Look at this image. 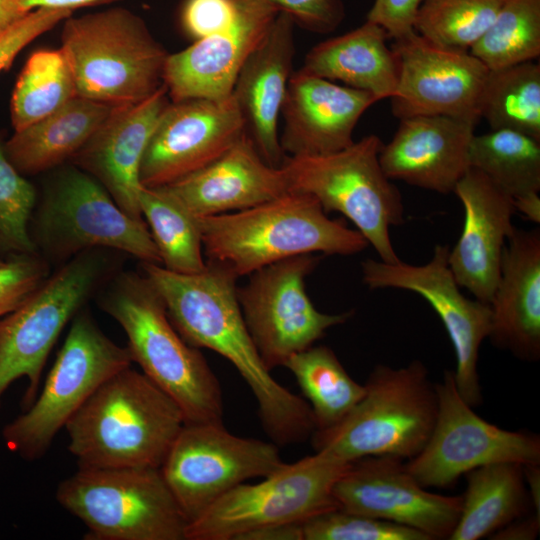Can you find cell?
Returning a JSON list of instances; mask_svg holds the SVG:
<instances>
[{
    "label": "cell",
    "instance_id": "6da1fadb",
    "mask_svg": "<svg viewBox=\"0 0 540 540\" xmlns=\"http://www.w3.org/2000/svg\"><path fill=\"white\" fill-rule=\"evenodd\" d=\"M141 265L182 338L227 359L248 384L271 441L289 445L311 438L316 425L309 404L272 377L250 336L237 296L239 276L228 265L209 260L195 274Z\"/></svg>",
    "mask_w": 540,
    "mask_h": 540
},
{
    "label": "cell",
    "instance_id": "7a4b0ae2",
    "mask_svg": "<svg viewBox=\"0 0 540 540\" xmlns=\"http://www.w3.org/2000/svg\"><path fill=\"white\" fill-rule=\"evenodd\" d=\"M184 424L178 405L129 366L107 379L64 429L78 467L160 468Z\"/></svg>",
    "mask_w": 540,
    "mask_h": 540
},
{
    "label": "cell",
    "instance_id": "3957f363",
    "mask_svg": "<svg viewBox=\"0 0 540 540\" xmlns=\"http://www.w3.org/2000/svg\"><path fill=\"white\" fill-rule=\"evenodd\" d=\"M100 306L125 332L132 362L178 405L185 424L223 423V395L216 375L199 349L176 330L145 275L118 274Z\"/></svg>",
    "mask_w": 540,
    "mask_h": 540
},
{
    "label": "cell",
    "instance_id": "277c9868",
    "mask_svg": "<svg viewBox=\"0 0 540 540\" xmlns=\"http://www.w3.org/2000/svg\"><path fill=\"white\" fill-rule=\"evenodd\" d=\"M197 219L208 260L228 265L239 277L298 255L347 256L369 246L360 232L329 218L314 197L295 191Z\"/></svg>",
    "mask_w": 540,
    "mask_h": 540
},
{
    "label": "cell",
    "instance_id": "5b68a950",
    "mask_svg": "<svg viewBox=\"0 0 540 540\" xmlns=\"http://www.w3.org/2000/svg\"><path fill=\"white\" fill-rule=\"evenodd\" d=\"M364 386L363 397L338 424L314 431V450L346 462L370 456L415 457L437 415L436 387L426 366L420 360L399 368L377 365Z\"/></svg>",
    "mask_w": 540,
    "mask_h": 540
},
{
    "label": "cell",
    "instance_id": "8992f818",
    "mask_svg": "<svg viewBox=\"0 0 540 540\" xmlns=\"http://www.w3.org/2000/svg\"><path fill=\"white\" fill-rule=\"evenodd\" d=\"M61 42L79 97L111 106L131 105L163 84L169 53L144 20L126 8L68 17Z\"/></svg>",
    "mask_w": 540,
    "mask_h": 540
},
{
    "label": "cell",
    "instance_id": "52a82bcc",
    "mask_svg": "<svg viewBox=\"0 0 540 540\" xmlns=\"http://www.w3.org/2000/svg\"><path fill=\"white\" fill-rule=\"evenodd\" d=\"M383 143L374 134L328 154L285 156L288 191L314 197L326 213L349 219L383 262L400 260L389 230L404 221L401 194L384 173L379 154Z\"/></svg>",
    "mask_w": 540,
    "mask_h": 540
},
{
    "label": "cell",
    "instance_id": "ba28073f",
    "mask_svg": "<svg viewBox=\"0 0 540 540\" xmlns=\"http://www.w3.org/2000/svg\"><path fill=\"white\" fill-rule=\"evenodd\" d=\"M56 500L88 540H186L188 521L159 468L79 467Z\"/></svg>",
    "mask_w": 540,
    "mask_h": 540
},
{
    "label": "cell",
    "instance_id": "9c48e42d",
    "mask_svg": "<svg viewBox=\"0 0 540 540\" xmlns=\"http://www.w3.org/2000/svg\"><path fill=\"white\" fill-rule=\"evenodd\" d=\"M107 249H90L68 259L15 309L0 318V406L8 387L25 377L21 406L28 409L59 335L108 278Z\"/></svg>",
    "mask_w": 540,
    "mask_h": 540
},
{
    "label": "cell",
    "instance_id": "30bf717a",
    "mask_svg": "<svg viewBox=\"0 0 540 540\" xmlns=\"http://www.w3.org/2000/svg\"><path fill=\"white\" fill-rule=\"evenodd\" d=\"M129 350L113 342L82 308L32 405L5 425L7 447L25 460L42 457L57 433L110 377L131 366Z\"/></svg>",
    "mask_w": 540,
    "mask_h": 540
},
{
    "label": "cell",
    "instance_id": "8fae6325",
    "mask_svg": "<svg viewBox=\"0 0 540 540\" xmlns=\"http://www.w3.org/2000/svg\"><path fill=\"white\" fill-rule=\"evenodd\" d=\"M350 462L315 451L260 482L241 483L187 525L186 540H240L270 525L303 523L337 508L334 486Z\"/></svg>",
    "mask_w": 540,
    "mask_h": 540
},
{
    "label": "cell",
    "instance_id": "7c38bea8",
    "mask_svg": "<svg viewBox=\"0 0 540 540\" xmlns=\"http://www.w3.org/2000/svg\"><path fill=\"white\" fill-rule=\"evenodd\" d=\"M31 237L36 250L53 259L112 249L161 265L144 219L123 211L100 182L78 167L63 170L49 187Z\"/></svg>",
    "mask_w": 540,
    "mask_h": 540
},
{
    "label": "cell",
    "instance_id": "4fadbf2b",
    "mask_svg": "<svg viewBox=\"0 0 540 540\" xmlns=\"http://www.w3.org/2000/svg\"><path fill=\"white\" fill-rule=\"evenodd\" d=\"M283 463L272 441L236 436L223 423H191L182 426L159 469L189 523L237 485Z\"/></svg>",
    "mask_w": 540,
    "mask_h": 540
},
{
    "label": "cell",
    "instance_id": "5bb4252c",
    "mask_svg": "<svg viewBox=\"0 0 540 540\" xmlns=\"http://www.w3.org/2000/svg\"><path fill=\"white\" fill-rule=\"evenodd\" d=\"M437 415L422 448L405 466L425 488H445L485 465L540 464V439L534 433L509 431L487 422L459 394L452 371L435 384Z\"/></svg>",
    "mask_w": 540,
    "mask_h": 540
},
{
    "label": "cell",
    "instance_id": "9a60e30c",
    "mask_svg": "<svg viewBox=\"0 0 540 540\" xmlns=\"http://www.w3.org/2000/svg\"><path fill=\"white\" fill-rule=\"evenodd\" d=\"M320 260L304 254L275 262L251 273L248 283L237 288L247 329L270 371L352 315L320 312L308 297L305 279Z\"/></svg>",
    "mask_w": 540,
    "mask_h": 540
},
{
    "label": "cell",
    "instance_id": "2e32d148",
    "mask_svg": "<svg viewBox=\"0 0 540 540\" xmlns=\"http://www.w3.org/2000/svg\"><path fill=\"white\" fill-rule=\"evenodd\" d=\"M448 253L447 245H436L432 257L423 265L368 258L361 264L362 278L370 289H403L429 303L454 348L456 368L452 372L456 388L474 408L483 400L477 368L481 344L491 330V307L461 292L449 267Z\"/></svg>",
    "mask_w": 540,
    "mask_h": 540
},
{
    "label": "cell",
    "instance_id": "e0dca14e",
    "mask_svg": "<svg viewBox=\"0 0 540 540\" xmlns=\"http://www.w3.org/2000/svg\"><path fill=\"white\" fill-rule=\"evenodd\" d=\"M233 97L170 102L161 113L140 166L147 188L169 185L212 163L245 133Z\"/></svg>",
    "mask_w": 540,
    "mask_h": 540
},
{
    "label": "cell",
    "instance_id": "ac0fdd59",
    "mask_svg": "<svg viewBox=\"0 0 540 540\" xmlns=\"http://www.w3.org/2000/svg\"><path fill=\"white\" fill-rule=\"evenodd\" d=\"M337 508L403 525L429 540L449 539L459 519L461 496L430 492L402 459L370 456L350 462L337 480Z\"/></svg>",
    "mask_w": 540,
    "mask_h": 540
},
{
    "label": "cell",
    "instance_id": "d6986e66",
    "mask_svg": "<svg viewBox=\"0 0 540 540\" xmlns=\"http://www.w3.org/2000/svg\"><path fill=\"white\" fill-rule=\"evenodd\" d=\"M399 68L391 99L398 119L443 115L478 123L479 101L489 69L469 51L437 46L415 31L394 40Z\"/></svg>",
    "mask_w": 540,
    "mask_h": 540
},
{
    "label": "cell",
    "instance_id": "ffe728a7",
    "mask_svg": "<svg viewBox=\"0 0 540 540\" xmlns=\"http://www.w3.org/2000/svg\"><path fill=\"white\" fill-rule=\"evenodd\" d=\"M453 193L464 210V223L448 264L461 288L490 304L499 280L501 260L514 225V200L480 171L469 168Z\"/></svg>",
    "mask_w": 540,
    "mask_h": 540
},
{
    "label": "cell",
    "instance_id": "44dd1931",
    "mask_svg": "<svg viewBox=\"0 0 540 540\" xmlns=\"http://www.w3.org/2000/svg\"><path fill=\"white\" fill-rule=\"evenodd\" d=\"M164 84L147 99L115 106L73 155L76 166L94 177L130 216L143 219L139 207L140 166L156 123L170 103Z\"/></svg>",
    "mask_w": 540,
    "mask_h": 540
},
{
    "label": "cell",
    "instance_id": "7402d4cb",
    "mask_svg": "<svg viewBox=\"0 0 540 540\" xmlns=\"http://www.w3.org/2000/svg\"><path fill=\"white\" fill-rule=\"evenodd\" d=\"M377 101L370 93L299 69L289 79L281 110L284 154L321 155L350 146L359 119Z\"/></svg>",
    "mask_w": 540,
    "mask_h": 540
},
{
    "label": "cell",
    "instance_id": "603a6c76",
    "mask_svg": "<svg viewBox=\"0 0 540 540\" xmlns=\"http://www.w3.org/2000/svg\"><path fill=\"white\" fill-rule=\"evenodd\" d=\"M379 160L391 180L442 194L453 192L470 168L469 149L477 123L443 115L399 119Z\"/></svg>",
    "mask_w": 540,
    "mask_h": 540
},
{
    "label": "cell",
    "instance_id": "cb8c5ba5",
    "mask_svg": "<svg viewBox=\"0 0 540 540\" xmlns=\"http://www.w3.org/2000/svg\"><path fill=\"white\" fill-rule=\"evenodd\" d=\"M235 4L238 12L232 25L168 55L163 84L172 102L232 95L244 62L278 15L272 9Z\"/></svg>",
    "mask_w": 540,
    "mask_h": 540
},
{
    "label": "cell",
    "instance_id": "d4e9b609",
    "mask_svg": "<svg viewBox=\"0 0 540 540\" xmlns=\"http://www.w3.org/2000/svg\"><path fill=\"white\" fill-rule=\"evenodd\" d=\"M294 25L288 14L278 13L244 62L232 91L258 152L277 167L286 156L280 145L278 120L293 73Z\"/></svg>",
    "mask_w": 540,
    "mask_h": 540
},
{
    "label": "cell",
    "instance_id": "484cf974",
    "mask_svg": "<svg viewBox=\"0 0 540 540\" xmlns=\"http://www.w3.org/2000/svg\"><path fill=\"white\" fill-rule=\"evenodd\" d=\"M162 187L197 218L245 210L288 191L283 169L262 158L247 132L212 163Z\"/></svg>",
    "mask_w": 540,
    "mask_h": 540
},
{
    "label": "cell",
    "instance_id": "4316f807",
    "mask_svg": "<svg viewBox=\"0 0 540 540\" xmlns=\"http://www.w3.org/2000/svg\"><path fill=\"white\" fill-rule=\"evenodd\" d=\"M491 307L492 343L524 361L540 357V231L514 226Z\"/></svg>",
    "mask_w": 540,
    "mask_h": 540
},
{
    "label": "cell",
    "instance_id": "83f0119b",
    "mask_svg": "<svg viewBox=\"0 0 540 540\" xmlns=\"http://www.w3.org/2000/svg\"><path fill=\"white\" fill-rule=\"evenodd\" d=\"M388 35L367 21L345 34L324 40L306 54L300 70L373 95L378 101L392 98L399 68L396 54L387 45Z\"/></svg>",
    "mask_w": 540,
    "mask_h": 540
},
{
    "label": "cell",
    "instance_id": "f1b7e54d",
    "mask_svg": "<svg viewBox=\"0 0 540 540\" xmlns=\"http://www.w3.org/2000/svg\"><path fill=\"white\" fill-rule=\"evenodd\" d=\"M114 107L76 96L54 113L15 131L4 145L5 153L19 172L52 169L73 157Z\"/></svg>",
    "mask_w": 540,
    "mask_h": 540
},
{
    "label": "cell",
    "instance_id": "f546056e",
    "mask_svg": "<svg viewBox=\"0 0 540 540\" xmlns=\"http://www.w3.org/2000/svg\"><path fill=\"white\" fill-rule=\"evenodd\" d=\"M458 522L449 540H478L526 514L530 503L523 465L499 462L465 474Z\"/></svg>",
    "mask_w": 540,
    "mask_h": 540
},
{
    "label": "cell",
    "instance_id": "4dcf8cb0",
    "mask_svg": "<svg viewBox=\"0 0 540 540\" xmlns=\"http://www.w3.org/2000/svg\"><path fill=\"white\" fill-rule=\"evenodd\" d=\"M283 366L292 373L309 404L316 430L338 424L365 393L364 384L348 374L327 346L312 345L289 357Z\"/></svg>",
    "mask_w": 540,
    "mask_h": 540
},
{
    "label": "cell",
    "instance_id": "1f68e13d",
    "mask_svg": "<svg viewBox=\"0 0 540 540\" xmlns=\"http://www.w3.org/2000/svg\"><path fill=\"white\" fill-rule=\"evenodd\" d=\"M139 207L164 268L182 274L205 269L198 219L178 199L164 187L142 186Z\"/></svg>",
    "mask_w": 540,
    "mask_h": 540
},
{
    "label": "cell",
    "instance_id": "d6a6232c",
    "mask_svg": "<svg viewBox=\"0 0 540 540\" xmlns=\"http://www.w3.org/2000/svg\"><path fill=\"white\" fill-rule=\"evenodd\" d=\"M469 164L513 200L540 191V140L527 134L508 129L475 134Z\"/></svg>",
    "mask_w": 540,
    "mask_h": 540
},
{
    "label": "cell",
    "instance_id": "836d02e7",
    "mask_svg": "<svg viewBox=\"0 0 540 540\" xmlns=\"http://www.w3.org/2000/svg\"><path fill=\"white\" fill-rule=\"evenodd\" d=\"M479 116L491 130H514L540 140L539 63L534 60L489 70Z\"/></svg>",
    "mask_w": 540,
    "mask_h": 540
},
{
    "label": "cell",
    "instance_id": "e575fe53",
    "mask_svg": "<svg viewBox=\"0 0 540 540\" xmlns=\"http://www.w3.org/2000/svg\"><path fill=\"white\" fill-rule=\"evenodd\" d=\"M69 60L62 48L38 50L21 71L11 98V120L20 131L76 97Z\"/></svg>",
    "mask_w": 540,
    "mask_h": 540
},
{
    "label": "cell",
    "instance_id": "d590c367",
    "mask_svg": "<svg viewBox=\"0 0 540 540\" xmlns=\"http://www.w3.org/2000/svg\"><path fill=\"white\" fill-rule=\"evenodd\" d=\"M469 52L489 70L536 60L540 55V0H505Z\"/></svg>",
    "mask_w": 540,
    "mask_h": 540
},
{
    "label": "cell",
    "instance_id": "8d00e7d4",
    "mask_svg": "<svg viewBox=\"0 0 540 540\" xmlns=\"http://www.w3.org/2000/svg\"><path fill=\"white\" fill-rule=\"evenodd\" d=\"M505 0H424L413 29L427 41L469 51L495 19Z\"/></svg>",
    "mask_w": 540,
    "mask_h": 540
},
{
    "label": "cell",
    "instance_id": "74e56055",
    "mask_svg": "<svg viewBox=\"0 0 540 540\" xmlns=\"http://www.w3.org/2000/svg\"><path fill=\"white\" fill-rule=\"evenodd\" d=\"M36 192L0 145V247L18 254H37L29 230Z\"/></svg>",
    "mask_w": 540,
    "mask_h": 540
},
{
    "label": "cell",
    "instance_id": "f35d334b",
    "mask_svg": "<svg viewBox=\"0 0 540 540\" xmlns=\"http://www.w3.org/2000/svg\"><path fill=\"white\" fill-rule=\"evenodd\" d=\"M303 540H429L392 522L334 508L302 523Z\"/></svg>",
    "mask_w": 540,
    "mask_h": 540
},
{
    "label": "cell",
    "instance_id": "ab89813d",
    "mask_svg": "<svg viewBox=\"0 0 540 540\" xmlns=\"http://www.w3.org/2000/svg\"><path fill=\"white\" fill-rule=\"evenodd\" d=\"M49 275L47 261L19 254L0 264V318L21 304Z\"/></svg>",
    "mask_w": 540,
    "mask_h": 540
},
{
    "label": "cell",
    "instance_id": "60d3db41",
    "mask_svg": "<svg viewBox=\"0 0 540 540\" xmlns=\"http://www.w3.org/2000/svg\"><path fill=\"white\" fill-rule=\"evenodd\" d=\"M237 4L288 14L295 25L316 33H330L343 21L342 0H233Z\"/></svg>",
    "mask_w": 540,
    "mask_h": 540
},
{
    "label": "cell",
    "instance_id": "b9f144b4",
    "mask_svg": "<svg viewBox=\"0 0 540 540\" xmlns=\"http://www.w3.org/2000/svg\"><path fill=\"white\" fill-rule=\"evenodd\" d=\"M72 15L69 10L36 9L0 34V71L31 41Z\"/></svg>",
    "mask_w": 540,
    "mask_h": 540
},
{
    "label": "cell",
    "instance_id": "7bdbcfd3",
    "mask_svg": "<svg viewBox=\"0 0 540 540\" xmlns=\"http://www.w3.org/2000/svg\"><path fill=\"white\" fill-rule=\"evenodd\" d=\"M237 12L233 0H186L181 23L196 41L228 28L234 23Z\"/></svg>",
    "mask_w": 540,
    "mask_h": 540
},
{
    "label": "cell",
    "instance_id": "ee69618b",
    "mask_svg": "<svg viewBox=\"0 0 540 540\" xmlns=\"http://www.w3.org/2000/svg\"><path fill=\"white\" fill-rule=\"evenodd\" d=\"M424 0H374L367 21L382 27L388 38L400 39L414 31L417 11Z\"/></svg>",
    "mask_w": 540,
    "mask_h": 540
},
{
    "label": "cell",
    "instance_id": "f6af8a7d",
    "mask_svg": "<svg viewBox=\"0 0 540 540\" xmlns=\"http://www.w3.org/2000/svg\"><path fill=\"white\" fill-rule=\"evenodd\" d=\"M540 531V516H524L508 523L489 538L496 540H533L537 538Z\"/></svg>",
    "mask_w": 540,
    "mask_h": 540
},
{
    "label": "cell",
    "instance_id": "bcb514c9",
    "mask_svg": "<svg viewBox=\"0 0 540 540\" xmlns=\"http://www.w3.org/2000/svg\"><path fill=\"white\" fill-rule=\"evenodd\" d=\"M240 540H303L302 523L270 525L248 532Z\"/></svg>",
    "mask_w": 540,
    "mask_h": 540
},
{
    "label": "cell",
    "instance_id": "7dc6e473",
    "mask_svg": "<svg viewBox=\"0 0 540 540\" xmlns=\"http://www.w3.org/2000/svg\"><path fill=\"white\" fill-rule=\"evenodd\" d=\"M120 0H17L20 8L29 13L36 9L69 10L109 4Z\"/></svg>",
    "mask_w": 540,
    "mask_h": 540
},
{
    "label": "cell",
    "instance_id": "c3c4849f",
    "mask_svg": "<svg viewBox=\"0 0 540 540\" xmlns=\"http://www.w3.org/2000/svg\"><path fill=\"white\" fill-rule=\"evenodd\" d=\"M523 473L530 503L540 516V464L523 465Z\"/></svg>",
    "mask_w": 540,
    "mask_h": 540
},
{
    "label": "cell",
    "instance_id": "681fc988",
    "mask_svg": "<svg viewBox=\"0 0 540 540\" xmlns=\"http://www.w3.org/2000/svg\"><path fill=\"white\" fill-rule=\"evenodd\" d=\"M516 212L533 223H540V197L539 193H531L514 199Z\"/></svg>",
    "mask_w": 540,
    "mask_h": 540
},
{
    "label": "cell",
    "instance_id": "f907efd6",
    "mask_svg": "<svg viewBox=\"0 0 540 540\" xmlns=\"http://www.w3.org/2000/svg\"><path fill=\"white\" fill-rule=\"evenodd\" d=\"M27 14L17 0H0V34Z\"/></svg>",
    "mask_w": 540,
    "mask_h": 540
},
{
    "label": "cell",
    "instance_id": "816d5d0a",
    "mask_svg": "<svg viewBox=\"0 0 540 540\" xmlns=\"http://www.w3.org/2000/svg\"><path fill=\"white\" fill-rule=\"evenodd\" d=\"M4 261L0 260V264H2Z\"/></svg>",
    "mask_w": 540,
    "mask_h": 540
}]
</instances>
